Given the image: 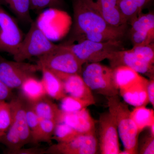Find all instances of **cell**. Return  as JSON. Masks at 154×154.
<instances>
[{
    "label": "cell",
    "mask_w": 154,
    "mask_h": 154,
    "mask_svg": "<svg viewBox=\"0 0 154 154\" xmlns=\"http://www.w3.org/2000/svg\"><path fill=\"white\" fill-rule=\"evenodd\" d=\"M74 23L72 37L68 42L87 39L96 42L122 40L127 32L128 24L114 27L108 24L85 0H72Z\"/></svg>",
    "instance_id": "1"
},
{
    "label": "cell",
    "mask_w": 154,
    "mask_h": 154,
    "mask_svg": "<svg viewBox=\"0 0 154 154\" xmlns=\"http://www.w3.org/2000/svg\"><path fill=\"white\" fill-rule=\"evenodd\" d=\"M107 98L109 112L115 119L124 146V150L119 154H137L140 133L131 118L128 105L122 102L118 95Z\"/></svg>",
    "instance_id": "2"
},
{
    "label": "cell",
    "mask_w": 154,
    "mask_h": 154,
    "mask_svg": "<svg viewBox=\"0 0 154 154\" xmlns=\"http://www.w3.org/2000/svg\"><path fill=\"white\" fill-rule=\"evenodd\" d=\"M83 64L99 63L107 59L110 54L124 49L122 40L96 42L80 39L63 44Z\"/></svg>",
    "instance_id": "3"
},
{
    "label": "cell",
    "mask_w": 154,
    "mask_h": 154,
    "mask_svg": "<svg viewBox=\"0 0 154 154\" xmlns=\"http://www.w3.org/2000/svg\"><path fill=\"white\" fill-rule=\"evenodd\" d=\"M37 65L40 69L44 68L55 74H82L84 64L63 44L47 54L38 57Z\"/></svg>",
    "instance_id": "4"
},
{
    "label": "cell",
    "mask_w": 154,
    "mask_h": 154,
    "mask_svg": "<svg viewBox=\"0 0 154 154\" xmlns=\"http://www.w3.org/2000/svg\"><path fill=\"white\" fill-rule=\"evenodd\" d=\"M88 63L82 69V76L91 91L106 97L119 95L113 69L99 63Z\"/></svg>",
    "instance_id": "5"
},
{
    "label": "cell",
    "mask_w": 154,
    "mask_h": 154,
    "mask_svg": "<svg viewBox=\"0 0 154 154\" xmlns=\"http://www.w3.org/2000/svg\"><path fill=\"white\" fill-rule=\"evenodd\" d=\"M35 22L42 33L52 42L58 41L66 36L73 23L67 12L57 8L41 11Z\"/></svg>",
    "instance_id": "6"
},
{
    "label": "cell",
    "mask_w": 154,
    "mask_h": 154,
    "mask_svg": "<svg viewBox=\"0 0 154 154\" xmlns=\"http://www.w3.org/2000/svg\"><path fill=\"white\" fill-rule=\"evenodd\" d=\"M58 46L45 36L35 21H33L13 57L14 60L17 61H25L32 57L38 58L47 54Z\"/></svg>",
    "instance_id": "7"
},
{
    "label": "cell",
    "mask_w": 154,
    "mask_h": 154,
    "mask_svg": "<svg viewBox=\"0 0 154 154\" xmlns=\"http://www.w3.org/2000/svg\"><path fill=\"white\" fill-rule=\"evenodd\" d=\"M38 71L37 64L8 60L0 56V80L12 90L19 89L25 79Z\"/></svg>",
    "instance_id": "8"
},
{
    "label": "cell",
    "mask_w": 154,
    "mask_h": 154,
    "mask_svg": "<svg viewBox=\"0 0 154 154\" xmlns=\"http://www.w3.org/2000/svg\"><path fill=\"white\" fill-rule=\"evenodd\" d=\"M24 37L16 19L0 5V52L14 56Z\"/></svg>",
    "instance_id": "9"
},
{
    "label": "cell",
    "mask_w": 154,
    "mask_h": 154,
    "mask_svg": "<svg viewBox=\"0 0 154 154\" xmlns=\"http://www.w3.org/2000/svg\"><path fill=\"white\" fill-rule=\"evenodd\" d=\"M99 148V142L95 133L81 134L66 143L52 145L45 149L48 154H95Z\"/></svg>",
    "instance_id": "10"
},
{
    "label": "cell",
    "mask_w": 154,
    "mask_h": 154,
    "mask_svg": "<svg viewBox=\"0 0 154 154\" xmlns=\"http://www.w3.org/2000/svg\"><path fill=\"white\" fill-rule=\"evenodd\" d=\"M99 147L102 154H119L118 133L115 119L110 112L99 118Z\"/></svg>",
    "instance_id": "11"
},
{
    "label": "cell",
    "mask_w": 154,
    "mask_h": 154,
    "mask_svg": "<svg viewBox=\"0 0 154 154\" xmlns=\"http://www.w3.org/2000/svg\"><path fill=\"white\" fill-rule=\"evenodd\" d=\"M131 27L129 38L134 46L146 45L153 43L154 14L152 12L142 13L129 22Z\"/></svg>",
    "instance_id": "12"
},
{
    "label": "cell",
    "mask_w": 154,
    "mask_h": 154,
    "mask_svg": "<svg viewBox=\"0 0 154 154\" xmlns=\"http://www.w3.org/2000/svg\"><path fill=\"white\" fill-rule=\"evenodd\" d=\"M107 59L112 69L120 66L128 67L139 73L154 78V66L140 59L134 52L132 48L120 50L110 54Z\"/></svg>",
    "instance_id": "13"
},
{
    "label": "cell",
    "mask_w": 154,
    "mask_h": 154,
    "mask_svg": "<svg viewBox=\"0 0 154 154\" xmlns=\"http://www.w3.org/2000/svg\"><path fill=\"white\" fill-rule=\"evenodd\" d=\"M10 102L12 112L11 125L19 134L23 145L31 142V134L27 124L25 113L26 101L21 95L13 96Z\"/></svg>",
    "instance_id": "14"
},
{
    "label": "cell",
    "mask_w": 154,
    "mask_h": 154,
    "mask_svg": "<svg viewBox=\"0 0 154 154\" xmlns=\"http://www.w3.org/2000/svg\"><path fill=\"white\" fill-rule=\"evenodd\" d=\"M62 82L66 94L95 104L92 91L79 74H55Z\"/></svg>",
    "instance_id": "15"
},
{
    "label": "cell",
    "mask_w": 154,
    "mask_h": 154,
    "mask_svg": "<svg viewBox=\"0 0 154 154\" xmlns=\"http://www.w3.org/2000/svg\"><path fill=\"white\" fill-rule=\"evenodd\" d=\"M108 24L114 27L126 24L117 5L118 0H85Z\"/></svg>",
    "instance_id": "16"
},
{
    "label": "cell",
    "mask_w": 154,
    "mask_h": 154,
    "mask_svg": "<svg viewBox=\"0 0 154 154\" xmlns=\"http://www.w3.org/2000/svg\"><path fill=\"white\" fill-rule=\"evenodd\" d=\"M61 122L68 125L81 134L96 133L95 121L87 108L71 113L63 112Z\"/></svg>",
    "instance_id": "17"
},
{
    "label": "cell",
    "mask_w": 154,
    "mask_h": 154,
    "mask_svg": "<svg viewBox=\"0 0 154 154\" xmlns=\"http://www.w3.org/2000/svg\"><path fill=\"white\" fill-rule=\"evenodd\" d=\"M149 82L146 79L126 90L119 91V94L127 104L135 107L146 106L149 103L147 93Z\"/></svg>",
    "instance_id": "18"
},
{
    "label": "cell",
    "mask_w": 154,
    "mask_h": 154,
    "mask_svg": "<svg viewBox=\"0 0 154 154\" xmlns=\"http://www.w3.org/2000/svg\"><path fill=\"white\" fill-rule=\"evenodd\" d=\"M40 71L42 73L41 81L47 96L60 101L66 96L62 82L54 73L44 68H42Z\"/></svg>",
    "instance_id": "19"
},
{
    "label": "cell",
    "mask_w": 154,
    "mask_h": 154,
    "mask_svg": "<svg viewBox=\"0 0 154 154\" xmlns=\"http://www.w3.org/2000/svg\"><path fill=\"white\" fill-rule=\"evenodd\" d=\"M113 69L115 82L119 92L126 90L146 79L128 67L120 66Z\"/></svg>",
    "instance_id": "20"
},
{
    "label": "cell",
    "mask_w": 154,
    "mask_h": 154,
    "mask_svg": "<svg viewBox=\"0 0 154 154\" xmlns=\"http://www.w3.org/2000/svg\"><path fill=\"white\" fill-rule=\"evenodd\" d=\"M19 89L21 91L20 95L30 104L35 103L47 96L42 82L35 76L27 78Z\"/></svg>",
    "instance_id": "21"
},
{
    "label": "cell",
    "mask_w": 154,
    "mask_h": 154,
    "mask_svg": "<svg viewBox=\"0 0 154 154\" xmlns=\"http://www.w3.org/2000/svg\"><path fill=\"white\" fill-rule=\"evenodd\" d=\"M30 104L40 119L54 120L57 123L60 122L63 111L46 96Z\"/></svg>",
    "instance_id": "22"
},
{
    "label": "cell",
    "mask_w": 154,
    "mask_h": 154,
    "mask_svg": "<svg viewBox=\"0 0 154 154\" xmlns=\"http://www.w3.org/2000/svg\"><path fill=\"white\" fill-rule=\"evenodd\" d=\"M152 0H118L117 5L125 22L128 24Z\"/></svg>",
    "instance_id": "23"
},
{
    "label": "cell",
    "mask_w": 154,
    "mask_h": 154,
    "mask_svg": "<svg viewBox=\"0 0 154 154\" xmlns=\"http://www.w3.org/2000/svg\"><path fill=\"white\" fill-rule=\"evenodd\" d=\"M0 5L5 6L21 22L31 24L30 0H0Z\"/></svg>",
    "instance_id": "24"
},
{
    "label": "cell",
    "mask_w": 154,
    "mask_h": 154,
    "mask_svg": "<svg viewBox=\"0 0 154 154\" xmlns=\"http://www.w3.org/2000/svg\"><path fill=\"white\" fill-rule=\"evenodd\" d=\"M131 116L140 133L146 128L154 124V112L145 106L136 107L131 112Z\"/></svg>",
    "instance_id": "25"
},
{
    "label": "cell",
    "mask_w": 154,
    "mask_h": 154,
    "mask_svg": "<svg viewBox=\"0 0 154 154\" xmlns=\"http://www.w3.org/2000/svg\"><path fill=\"white\" fill-rule=\"evenodd\" d=\"M60 110L65 113L76 112L94 105L90 101L79 99L71 96H65L60 100Z\"/></svg>",
    "instance_id": "26"
},
{
    "label": "cell",
    "mask_w": 154,
    "mask_h": 154,
    "mask_svg": "<svg viewBox=\"0 0 154 154\" xmlns=\"http://www.w3.org/2000/svg\"><path fill=\"white\" fill-rule=\"evenodd\" d=\"M81 134L68 125L59 122L56 125L52 139L57 141L58 143L68 142Z\"/></svg>",
    "instance_id": "27"
},
{
    "label": "cell",
    "mask_w": 154,
    "mask_h": 154,
    "mask_svg": "<svg viewBox=\"0 0 154 154\" xmlns=\"http://www.w3.org/2000/svg\"><path fill=\"white\" fill-rule=\"evenodd\" d=\"M25 113L27 124L31 134V143L36 144V140L40 125V119L33 110L31 104L26 101L25 102Z\"/></svg>",
    "instance_id": "28"
},
{
    "label": "cell",
    "mask_w": 154,
    "mask_h": 154,
    "mask_svg": "<svg viewBox=\"0 0 154 154\" xmlns=\"http://www.w3.org/2000/svg\"><path fill=\"white\" fill-rule=\"evenodd\" d=\"M57 122L54 120L40 119V125L36 144L41 142L51 143L56 125Z\"/></svg>",
    "instance_id": "29"
},
{
    "label": "cell",
    "mask_w": 154,
    "mask_h": 154,
    "mask_svg": "<svg viewBox=\"0 0 154 154\" xmlns=\"http://www.w3.org/2000/svg\"><path fill=\"white\" fill-rule=\"evenodd\" d=\"M12 122V112L10 102L0 101V137L8 131Z\"/></svg>",
    "instance_id": "30"
},
{
    "label": "cell",
    "mask_w": 154,
    "mask_h": 154,
    "mask_svg": "<svg viewBox=\"0 0 154 154\" xmlns=\"http://www.w3.org/2000/svg\"><path fill=\"white\" fill-rule=\"evenodd\" d=\"M132 49L142 60L151 64H154V42L146 45L134 46Z\"/></svg>",
    "instance_id": "31"
},
{
    "label": "cell",
    "mask_w": 154,
    "mask_h": 154,
    "mask_svg": "<svg viewBox=\"0 0 154 154\" xmlns=\"http://www.w3.org/2000/svg\"><path fill=\"white\" fill-rule=\"evenodd\" d=\"M30 9L40 13L44 9L49 8H60L64 5V0H30Z\"/></svg>",
    "instance_id": "32"
},
{
    "label": "cell",
    "mask_w": 154,
    "mask_h": 154,
    "mask_svg": "<svg viewBox=\"0 0 154 154\" xmlns=\"http://www.w3.org/2000/svg\"><path fill=\"white\" fill-rule=\"evenodd\" d=\"M139 153L141 154H154V136L149 135L144 140L140 146Z\"/></svg>",
    "instance_id": "33"
},
{
    "label": "cell",
    "mask_w": 154,
    "mask_h": 154,
    "mask_svg": "<svg viewBox=\"0 0 154 154\" xmlns=\"http://www.w3.org/2000/svg\"><path fill=\"white\" fill-rule=\"evenodd\" d=\"M45 149L38 147L29 148H23V147L10 152L8 154H45Z\"/></svg>",
    "instance_id": "34"
},
{
    "label": "cell",
    "mask_w": 154,
    "mask_h": 154,
    "mask_svg": "<svg viewBox=\"0 0 154 154\" xmlns=\"http://www.w3.org/2000/svg\"><path fill=\"white\" fill-rule=\"evenodd\" d=\"M13 96L12 90L0 80V101L11 99Z\"/></svg>",
    "instance_id": "35"
},
{
    "label": "cell",
    "mask_w": 154,
    "mask_h": 154,
    "mask_svg": "<svg viewBox=\"0 0 154 154\" xmlns=\"http://www.w3.org/2000/svg\"><path fill=\"white\" fill-rule=\"evenodd\" d=\"M147 93L149 102L154 107V78L150 79L147 87Z\"/></svg>",
    "instance_id": "36"
},
{
    "label": "cell",
    "mask_w": 154,
    "mask_h": 154,
    "mask_svg": "<svg viewBox=\"0 0 154 154\" xmlns=\"http://www.w3.org/2000/svg\"><path fill=\"white\" fill-rule=\"evenodd\" d=\"M150 128V134L152 136H154V124L152 125L149 127Z\"/></svg>",
    "instance_id": "37"
}]
</instances>
